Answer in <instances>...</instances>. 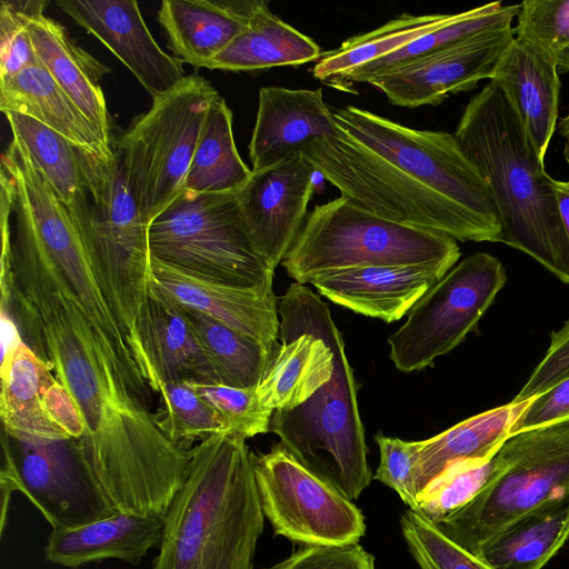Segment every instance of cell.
Returning a JSON list of instances; mask_svg holds the SVG:
<instances>
[{
	"instance_id": "obj_1",
	"label": "cell",
	"mask_w": 569,
	"mask_h": 569,
	"mask_svg": "<svg viewBox=\"0 0 569 569\" xmlns=\"http://www.w3.org/2000/svg\"><path fill=\"white\" fill-rule=\"evenodd\" d=\"M1 309L80 409L86 431L73 447L114 509L163 518L187 478L189 451L156 425L151 389L109 301L81 297L47 252L16 231Z\"/></svg>"
},
{
	"instance_id": "obj_2",
	"label": "cell",
	"mask_w": 569,
	"mask_h": 569,
	"mask_svg": "<svg viewBox=\"0 0 569 569\" xmlns=\"http://www.w3.org/2000/svg\"><path fill=\"white\" fill-rule=\"evenodd\" d=\"M303 151L340 197L387 220L459 241L502 242L491 192L455 136L419 130L355 106Z\"/></svg>"
},
{
	"instance_id": "obj_3",
	"label": "cell",
	"mask_w": 569,
	"mask_h": 569,
	"mask_svg": "<svg viewBox=\"0 0 569 569\" xmlns=\"http://www.w3.org/2000/svg\"><path fill=\"white\" fill-rule=\"evenodd\" d=\"M246 440L218 432L189 450L153 569H253L266 517Z\"/></svg>"
},
{
	"instance_id": "obj_4",
	"label": "cell",
	"mask_w": 569,
	"mask_h": 569,
	"mask_svg": "<svg viewBox=\"0 0 569 569\" xmlns=\"http://www.w3.org/2000/svg\"><path fill=\"white\" fill-rule=\"evenodd\" d=\"M453 136L491 192L502 242L569 283V239L555 179L545 171L543 160L497 83L489 81L470 99Z\"/></svg>"
},
{
	"instance_id": "obj_5",
	"label": "cell",
	"mask_w": 569,
	"mask_h": 569,
	"mask_svg": "<svg viewBox=\"0 0 569 569\" xmlns=\"http://www.w3.org/2000/svg\"><path fill=\"white\" fill-rule=\"evenodd\" d=\"M279 339L310 333L333 355V372L309 399L293 409L274 410L269 431L305 467L351 501L372 475L357 400V383L345 342L328 306L306 284L291 283L278 305Z\"/></svg>"
},
{
	"instance_id": "obj_6",
	"label": "cell",
	"mask_w": 569,
	"mask_h": 569,
	"mask_svg": "<svg viewBox=\"0 0 569 569\" xmlns=\"http://www.w3.org/2000/svg\"><path fill=\"white\" fill-rule=\"evenodd\" d=\"M460 256L449 236L387 220L339 197L312 209L281 264L307 284L319 274L358 267H455Z\"/></svg>"
},
{
	"instance_id": "obj_7",
	"label": "cell",
	"mask_w": 569,
	"mask_h": 569,
	"mask_svg": "<svg viewBox=\"0 0 569 569\" xmlns=\"http://www.w3.org/2000/svg\"><path fill=\"white\" fill-rule=\"evenodd\" d=\"M76 151L90 206L83 242L111 307L133 342L134 321L150 291L149 224L116 146L109 156L77 146Z\"/></svg>"
},
{
	"instance_id": "obj_8",
	"label": "cell",
	"mask_w": 569,
	"mask_h": 569,
	"mask_svg": "<svg viewBox=\"0 0 569 569\" xmlns=\"http://www.w3.org/2000/svg\"><path fill=\"white\" fill-rule=\"evenodd\" d=\"M501 470L466 506L437 525L475 555L520 517L569 492V418L510 435Z\"/></svg>"
},
{
	"instance_id": "obj_9",
	"label": "cell",
	"mask_w": 569,
	"mask_h": 569,
	"mask_svg": "<svg viewBox=\"0 0 569 569\" xmlns=\"http://www.w3.org/2000/svg\"><path fill=\"white\" fill-rule=\"evenodd\" d=\"M151 257L200 279L250 288L273 283L257 251L237 192H181L149 224Z\"/></svg>"
},
{
	"instance_id": "obj_10",
	"label": "cell",
	"mask_w": 569,
	"mask_h": 569,
	"mask_svg": "<svg viewBox=\"0 0 569 569\" xmlns=\"http://www.w3.org/2000/svg\"><path fill=\"white\" fill-rule=\"evenodd\" d=\"M218 94L202 76H186L152 98L116 148L139 208L150 224L182 192L207 113Z\"/></svg>"
},
{
	"instance_id": "obj_11",
	"label": "cell",
	"mask_w": 569,
	"mask_h": 569,
	"mask_svg": "<svg viewBox=\"0 0 569 569\" xmlns=\"http://www.w3.org/2000/svg\"><path fill=\"white\" fill-rule=\"evenodd\" d=\"M507 281L501 262L475 252L451 268L410 309L388 338L389 358L399 371H419L460 345Z\"/></svg>"
},
{
	"instance_id": "obj_12",
	"label": "cell",
	"mask_w": 569,
	"mask_h": 569,
	"mask_svg": "<svg viewBox=\"0 0 569 569\" xmlns=\"http://www.w3.org/2000/svg\"><path fill=\"white\" fill-rule=\"evenodd\" d=\"M253 469L264 517L276 535L319 546L358 543L365 535L362 511L280 442L253 455Z\"/></svg>"
},
{
	"instance_id": "obj_13",
	"label": "cell",
	"mask_w": 569,
	"mask_h": 569,
	"mask_svg": "<svg viewBox=\"0 0 569 569\" xmlns=\"http://www.w3.org/2000/svg\"><path fill=\"white\" fill-rule=\"evenodd\" d=\"M4 436L1 532L14 490L21 491L53 529L79 528L118 512L72 440L24 445Z\"/></svg>"
},
{
	"instance_id": "obj_14",
	"label": "cell",
	"mask_w": 569,
	"mask_h": 569,
	"mask_svg": "<svg viewBox=\"0 0 569 569\" xmlns=\"http://www.w3.org/2000/svg\"><path fill=\"white\" fill-rule=\"evenodd\" d=\"M515 38L511 26L489 29L430 54L370 77L390 103L417 108L436 106L450 94L469 91L489 79Z\"/></svg>"
},
{
	"instance_id": "obj_15",
	"label": "cell",
	"mask_w": 569,
	"mask_h": 569,
	"mask_svg": "<svg viewBox=\"0 0 569 569\" xmlns=\"http://www.w3.org/2000/svg\"><path fill=\"white\" fill-rule=\"evenodd\" d=\"M316 173L315 167L300 154L252 171L237 192L251 241L272 269L282 262L305 223Z\"/></svg>"
},
{
	"instance_id": "obj_16",
	"label": "cell",
	"mask_w": 569,
	"mask_h": 569,
	"mask_svg": "<svg viewBox=\"0 0 569 569\" xmlns=\"http://www.w3.org/2000/svg\"><path fill=\"white\" fill-rule=\"evenodd\" d=\"M150 289L166 301L203 313L258 341L279 347V313L273 283L242 288L200 279L151 257Z\"/></svg>"
},
{
	"instance_id": "obj_17",
	"label": "cell",
	"mask_w": 569,
	"mask_h": 569,
	"mask_svg": "<svg viewBox=\"0 0 569 569\" xmlns=\"http://www.w3.org/2000/svg\"><path fill=\"white\" fill-rule=\"evenodd\" d=\"M59 8L99 39L154 98L184 77L182 61L166 53L134 0H60Z\"/></svg>"
},
{
	"instance_id": "obj_18",
	"label": "cell",
	"mask_w": 569,
	"mask_h": 569,
	"mask_svg": "<svg viewBox=\"0 0 569 569\" xmlns=\"http://www.w3.org/2000/svg\"><path fill=\"white\" fill-rule=\"evenodd\" d=\"M132 338L152 392L164 382L222 385L181 310L151 289L136 318Z\"/></svg>"
},
{
	"instance_id": "obj_19",
	"label": "cell",
	"mask_w": 569,
	"mask_h": 569,
	"mask_svg": "<svg viewBox=\"0 0 569 569\" xmlns=\"http://www.w3.org/2000/svg\"><path fill=\"white\" fill-rule=\"evenodd\" d=\"M451 268L442 263L358 267L319 274L310 284L343 308L392 322L408 315Z\"/></svg>"
},
{
	"instance_id": "obj_20",
	"label": "cell",
	"mask_w": 569,
	"mask_h": 569,
	"mask_svg": "<svg viewBox=\"0 0 569 569\" xmlns=\"http://www.w3.org/2000/svg\"><path fill=\"white\" fill-rule=\"evenodd\" d=\"M335 131L332 111L321 89L262 87L249 143L252 171L303 154L316 139Z\"/></svg>"
},
{
	"instance_id": "obj_21",
	"label": "cell",
	"mask_w": 569,
	"mask_h": 569,
	"mask_svg": "<svg viewBox=\"0 0 569 569\" xmlns=\"http://www.w3.org/2000/svg\"><path fill=\"white\" fill-rule=\"evenodd\" d=\"M490 81L502 90L543 160L558 119L561 83L556 59L513 38Z\"/></svg>"
},
{
	"instance_id": "obj_22",
	"label": "cell",
	"mask_w": 569,
	"mask_h": 569,
	"mask_svg": "<svg viewBox=\"0 0 569 569\" xmlns=\"http://www.w3.org/2000/svg\"><path fill=\"white\" fill-rule=\"evenodd\" d=\"M27 31L39 63L89 120L101 142L112 148L110 117L99 83L109 69L79 47L67 29L43 11L30 18Z\"/></svg>"
},
{
	"instance_id": "obj_23",
	"label": "cell",
	"mask_w": 569,
	"mask_h": 569,
	"mask_svg": "<svg viewBox=\"0 0 569 569\" xmlns=\"http://www.w3.org/2000/svg\"><path fill=\"white\" fill-rule=\"evenodd\" d=\"M260 0H163L158 20L173 57L207 68L249 24Z\"/></svg>"
},
{
	"instance_id": "obj_24",
	"label": "cell",
	"mask_w": 569,
	"mask_h": 569,
	"mask_svg": "<svg viewBox=\"0 0 569 569\" xmlns=\"http://www.w3.org/2000/svg\"><path fill=\"white\" fill-rule=\"evenodd\" d=\"M164 519L117 512L74 529H53L44 553L50 562L77 568L103 559L137 565L159 547Z\"/></svg>"
},
{
	"instance_id": "obj_25",
	"label": "cell",
	"mask_w": 569,
	"mask_h": 569,
	"mask_svg": "<svg viewBox=\"0 0 569 569\" xmlns=\"http://www.w3.org/2000/svg\"><path fill=\"white\" fill-rule=\"evenodd\" d=\"M54 375L23 341L1 365L0 417L4 433L24 445L70 441L48 416L44 391Z\"/></svg>"
},
{
	"instance_id": "obj_26",
	"label": "cell",
	"mask_w": 569,
	"mask_h": 569,
	"mask_svg": "<svg viewBox=\"0 0 569 569\" xmlns=\"http://www.w3.org/2000/svg\"><path fill=\"white\" fill-rule=\"evenodd\" d=\"M0 109L30 117L77 147L113 153V146L101 142L89 120L40 63L0 80Z\"/></svg>"
},
{
	"instance_id": "obj_27",
	"label": "cell",
	"mask_w": 569,
	"mask_h": 569,
	"mask_svg": "<svg viewBox=\"0 0 569 569\" xmlns=\"http://www.w3.org/2000/svg\"><path fill=\"white\" fill-rule=\"evenodd\" d=\"M16 137L27 150L38 172L64 206L83 240L89 221V198L76 146L41 122L4 112Z\"/></svg>"
},
{
	"instance_id": "obj_28",
	"label": "cell",
	"mask_w": 569,
	"mask_h": 569,
	"mask_svg": "<svg viewBox=\"0 0 569 569\" xmlns=\"http://www.w3.org/2000/svg\"><path fill=\"white\" fill-rule=\"evenodd\" d=\"M320 47L273 14L260 0L247 28L208 64V69L254 71L318 61Z\"/></svg>"
},
{
	"instance_id": "obj_29",
	"label": "cell",
	"mask_w": 569,
	"mask_h": 569,
	"mask_svg": "<svg viewBox=\"0 0 569 569\" xmlns=\"http://www.w3.org/2000/svg\"><path fill=\"white\" fill-rule=\"evenodd\" d=\"M569 539V492L517 519L479 552L495 569H542Z\"/></svg>"
},
{
	"instance_id": "obj_30",
	"label": "cell",
	"mask_w": 569,
	"mask_h": 569,
	"mask_svg": "<svg viewBox=\"0 0 569 569\" xmlns=\"http://www.w3.org/2000/svg\"><path fill=\"white\" fill-rule=\"evenodd\" d=\"M279 340L281 345L256 388L260 402L272 411L302 405L333 372V355L322 339L300 333Z\"/></svg>"
},
{
	"instance_id": "obj_31",
	"label": "cell",
	"mask_w": 569,
	"mask_h": 569,
	"mask_svg": "<svg viewBox=\"0 0 569 569\" xmlns=\"http://www.w3.org/2000/svg\"><path fill=\"white\" fill-rule=\"evenodd\" d=\"M531 400L510 401L462 420L435 437L419 440V493L449 463L493 455L510 436L515 421Z\"/></svg>"
},
{
	"instance_id": "obj_32",
	"label": "cell",
	"mask_w": 569,
	"mask_h": 569,
	"mask_svg": "<svg viewBox=\"0 0 569 569\" xmlns=\"http://www.w3.org/2000/svg\"><path fill=\"white\" fill-rule=\"evenodd\" d=\"M251 174L234 143L232 112L218 93L207 113L182 192H238Z\"/></svg>"
},
{
	"instance_id": "obj_33",
	"label": "cell",
	"mask_w": 569,
	"mask_h": 569,
	"mask_svg": "<svg viewBox=\"0 0 569 569\" xmlns=\"http://www.w3.org/2000/svg\"><path fill=\"white\" fill-rule=\"evenodd\" d=\"M457 13L413 16L402 13L381 27L345 40L337 49L322 53L312 68L316 79L335 86L353 69L388 56L411 41L441 28Z\"/></svg>"
},
{
	"instance_id": "obj_34",
	"label": "cell",
	"mask_w": 569,
	"mask_h": 569,
	"mask_svg": "<svg viewBox=\"0 0 569 569\" xmlns=\"http://www.w3.org/2000/svg\"><path fill=\"white\" fill-rule=\"evenodd\" d=\"M178 308L216 368L222 385L234 388L259 386L274 351L203 313Z\"/></svg>"
},
{
	"instance_id": "obj_35",
	"label": "cell",
	"mask_w": 569,
	"mask_h": 569,
	"mask_svg": "<svg viewBox=\"0 0 569 569\" xmlns=\"http://www.w3.org/2000/svg\"><path fill=\"white\" fill-rule=\"evenodd\" d=\"M519 8L520 3L503 6L500 1H496L457 13L452 21L441 28L421 36L388 56L353 69L335 86L343 89L356 82H366L370 77L441 50L479 32L511 26Z\"/></svg>"
},
{
	"instance_id": "obj_36",
	"label": "cell",
	"mask_w": 569,
	"mask_h": 569,
	"mask_svg": "<svg viewBox=\"0 0 569 569\" xmlns=\"http://www.w3.org/2000/svg\"><path fill=\"white\" fill-rule=\"evenodd\" d=\"M161 407L153 413L163 435L182 450L196 441L226 432L219 413L188 382H164L158 386Z\"/></svg>"
},
{
	"instance_id": "obj_37",
	"label": "cell",
	"mask_w": 569,
	"mask_h": 569,
	"mask_svg": "<svg viewBox=\"0 0 569 569\" xmlns=\"http://www.w3.org/2000/svg\"><path fill=\"white\" fill-rule=\"evenodd\" d=\"M497 451L449 463L419 493V512L438 523L471 501L501 470Z\"/></svg>"
},
{
	"instance_id": "obj_38",
	"label": "cell",
	"mask_w": 569,
	"mask_h": 569,
	"mask_svg": "<svg viewBox=\"0 0 569 569\" xmlns=\"http://www.w3.org/2000/svg\"><path fill=\"white\" fill-rule=\"evenodd\" d=\"M400 527L408 549L420 569H495L451 539L421 512L407 509Z\"/></svg>"
},
{
	"instance_id": "obj_39",
	"label": "cell",
	"mask_w": 569,
	"mask_h": 569,
	"mask_svg": "<svg viewBox=\"0 0 569 569\" xmlns=\"http://www.w3.org/2000/svg\"><path fill=\"white\" fill-rule=\"evenodd\" d=\"M221 417L224 431L246 439L269 431L272 410L259 400L256 388L191 383Z\"/></svg>"
},
{
	"instance_id": "obj_40",
	"label": "cell",
	"mask_w": 569,
	"mask_h": 569,
	"mask_svg": "<svg viewBox=\"0 0 569 569\" xmlns=\"http://www.w3.org/2000/svg\"><path fill=\"white\" fill-rule=\"evenodd\" d=\"M517 18L515 38L553 59L569 46V0H525Z\"/></svg>"
},
{
	"instance_id": "obj_41",
	"label": "cell",
	"mask_w": 569,
	"mask_h": 569,
	"mask_svg": "<svg viewBox=\"0 0 569 569\" xmlns=\"http://www.w3.org/2000/svg\"><path fill=\"white\" fill-rule=\"evenodd\" d=\"M47 4L42 0H1L0 80L39 63L27 27L30 18L44 11Z\"/></svg>"
},
{
	"instance_id": "obj_42",
	"label": "cell",
	"mask_w": 569,
	"mask_h": 569,
	"mask_svg": "<svg viewBox=\"0 0 569 569\" xmlns=\"http://www.w3.org/2000/svg\"><path fill=\"white\" fill-rule=\"evenodd\" d=\"M373 438L379 447L380 462L372 478L396 491L408 509L418 511V441H406L381 432Z\"/></svg>"
},
{
	"instance_id": "obj_43",
	"label": "cell",
	"mask_w": 569,
	"mask_h": 569,
	"mask_svg": "<svg viewBox=\"0 0 569 569\" xmlns=\"http://www.w3.org/2000/svg\"><path fill=\"white\" fill-rule=\"evenodd\" d=\"M269 569H376V566L373 556L359 543L303 545L289 558Z\"/></svg>"
},
{
	"instance_id": "obj_44",
	"label": "cell",
	"mask_w": 569,
	"mask_h": 569,
	"mask_svg": "<svg viewBox=\"0 0 569 569\" xmlns=\"http://www.w3.org/2000/svg\"><path fill=\"white\" fill-rule=\"evenodd\" d=\"M568 378L569 319L559 330L551 332L550 345L545 357L511 402L520 403L538 397Z\"/></svg>"
},
{
	"instance_id": "obj_45",
	"label": "cell",
	"mask_w": 569,
	"mask_h": 569,
	"mask_svg": "<svg viewBox=\"0 0 569 569\" xmlns=\"http://www.w3.org/2000/svg\"><path fill=\"white\" fill-rule=\"evenodd\" d=\"M567 418H569V378L545 393L532 398L515 421L510 435Z\"/></svg>"
},
{
	"instance_id": "obj_46",
	"label": "cell",
	"mask_w": 569,
	"mask_h": 569,
	"mask_svg": "<svg viewBox=\"0 0 569 569\" xmlns=\"http://www.w3.org/2000/svg\"><path fill=\"white\" fill-rule=\"evenodd\" d=\"M558 208L569 239V181L555 180Z\"/></svg>"
},
{
	"instance_id": "obj_47",
	"label": "cell",
	"mask_w": 569,
	"mask_h": 569,
	"mask_svg": "<svg viewBox=\"0 0 569 569\" xmlns=\"http://www.w3.org/2000/svg\"><path fill=\"white\" fill-rule=\"evenodd\" d=\"M556 61L558 72L569 73V46L558 53Z\"/></svg>"
},
{
	"instance_id": "obj_48",
	"label": "cell",
	"mask_w": 569,
	"mask_h": 569,
	"mask_svg": "<svg viewBox=\"0 0 569 569\" xmlns=\"http://www.w3.org/2000/svg\"><path fill=\"white\" fill-rule=\"evenodd\" d=\"M559 133L562 138L566 139V141L569 140V112L566 117H563L561 120H560V123H559Z\"/></svg>"
},
{
	"instance_id": "obj_49",
	"label": "cell",
	"mask_w": 569,
	"mask_h": 569,
	"mask_svg": "<svg viewBox=\"0 0 569 569\" xmlns=\"http://www.w3.org/2000/svg\"><path fill=\"white\" fill-rule=\"evenodd\" d=\"M563 156L569 164V140L566 141L565 149H563Z\"/></svg>"
}]
</instances>
